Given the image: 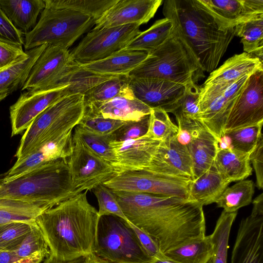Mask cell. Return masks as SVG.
<instances>
[{"mask_svg": "<svg viewBox=\"0 0 263 263\" xmlns=\"http://www.w3.org/2000/svg\"><path fill=\"white\" fill-rule=\"evenodd\" d=\"M128 222L166 252L203 238L205 218L203 206L176 196L111 190Z\"/></svg>", "mask_w": 263, "mask_h": 263, "instance_id": "1", "label": "cell"}, {"mask_svg": "<svg viewBox=\"0 0 263 263\" xmlns=\"http://www.w3.org/2000/svg\"><path fill=\"white\" fill-rule=\"evenodd\" d=\"M87 191L49 209L36 219L48 244L50 255L69 260L93 253L100 217L89 203Z\"/></svg>", "mask_w": 263, "mask_h": 263, "instance_id": "2", "label": "cell"}, {"mask_svg": "<svg viewBox=\"0 0 263 263\" xmlns=\"http://www.w3.org/2000/svg\"><path fill=\"white\" fill-rule=\"evenodd\" d=\"M163 13L179 28L204 71L215 70L235 36V27L228 28L199 0L165 1Z\"/></svg>", "mask_w": 263, "mask_h": 263, "instance_id": "3", "label": "cell"}, {"mask_svg": "<svg viewBox=\"0 0 263 263\" xmlns=\"http://www.w3.org/2000/svg\"><path fill=\"white\" fill-rule=\"evenodd\" d=\"M68 160L59 159L7 181L0 180V199L40 203L49 209L77 195Z\"/></svg>", "mask_w": 263, "mask_h": 263, "instance_id": "4", "label": "cell"}, {"mask_svg": "<svg viewBox=\"0 0 263 263\" xmlns=\"http://www.w3.org/2000/svg\"><path fill=\"white\" fill-rule=\"evenodd\" d=\"M173 25L167 39L149 53L129 76L162 79L185 85L197 84L205 77L198 58L179 28Z\"/></svg>", "mask_w": 263, "mask_h": 263, "instance_id": "5", "label": "cell"}, {"mask_svg": "<svg viewBox=\"0 0 263 263\" xmlns=\"http://www.w3.org/2000/svg\"><path fill=\"white\" fill-rule=\"evenodd\" d=\"M45 6L35 27L25 34L24 46L29 50L42 45L69 49L95 26L92 17L72 10L59 8L44 0Z\"/></svg>", "mask_w": 263, "mask_h": 263, "instance_id": "6", "label": "cell"}, {"mask_svg": "<svg viewBox=\"0 0 263 263\" xmlns=\"http://www.w3.org/2000/svg\"><path fill=\"white\" fill-rule=\"evenodd\" d=\"M93 254L111 263H150L153 259L129 222L112 215L100 217Z\"/></svg>", "mask_w": 263, "mask_h": 263, "instance_id": "7", "label": "cell"}, {"mask_svg": "<svg viewBox=\"0 0 263 263\" xmlns=\"http://www.w3.org/2000/svg\"><path fill=\"white\" fill-rule=\"evenodd\" d=\"M80 68L69 49L48 45L32 66L21 89H48L70 85Z\"/></svg>", "mask_w": 263, "mask_h": 263, "instance_id": "8", "label": "cell"}, {"mask_svg": "<svg viewBox=\"0 0 263 263\" xmlns=\"http://www.w3.org/2000/svg\"><path fill=\"white\" fill-rule=\"evenodd\" d=\"M140 26L131 24L101 29L93 28L70 51L79 64L105 59L126 48L141 31Z\"/></svg>", "mask_w": 263, "mask_h": 263, "instance_id": "9", "label": "cell"}, {"mask_svg": "<svg viewBox=\"0 0 263 263\" xmlns=\"http://www.w3.org/2000/svg\"><path fill=\"white\" fill-rule=\"evenodd\" d=\"M191 181L142 170L120 173L103 184L112 191L142 192L188 199Z\"/></svg>", "mask_w": 263, "mask_h": 263, "instance_id": "10", "label": "cell"}, {"mask_svg": "<svg viewBox=\"0 0 263 263\" xmlns=\"http://www.w3.org/2000/svg\"><path fill=\"white\" fill-rule=\"evenodd\" d=\"M72 140V151L67 160L72 185L78 193L92 190L118 175L111 165Z\"/></svg>", "mask_w": 263, "mask_h": 263, "instance_id": "11", "label": "cell"}, {"mask_svg": "<svg viewBox=\"0 0 263 263\" xmlns=\"http://www.w3.org/2000/svg\"><path fill=\"white\" fill-rule=\"evenodd\" d=\"M231 263H263V194L253 201L251 214L237 230Z\"/></svg>", "mask_w": 263, "mask_h": 263, "instance_id": "12", "label": "cell"}, {"mask_svg": "<svg viewBox=\"0 0 263 263\" xmlns=\"http://www.w3.org/2000/svg\"><path fill=\"white\" fill-rule=\"evenodd\" d=\"M77 93L70 85L48 89H28L10 107L11 137L26 130L33 120L62 97Z\"/></svg>", "mask_w": 263, "mask_h": 263, "instance_id": "13", "label": "cell"}, {"mask_svg": "<svg viewBox=\"0 0 263 263\" xmlns=\"http://www.w3.org/2000/svg\"><path fill=\"white\" fill-rule=\"evenodd\" d=\"M262 70V61L258 58L245 52L234 55L210 73L200 87L198 105L205 104L221 94L242 77Z\"/></svg>", "mask_w": 263, "mask_h": 263, "instance_id": "14", "label": "cell"}, {"mask_svg": "<svg viewBox=\"0 0 263 263\" xmlns=\"http://www.w3.org/2000/svg\"><path fill=\"white\" fill-rule=\"evenodd\" d=\"M263 124V70L251 74L228 116L224 133Z\"/></svg>", "mask_w": 263, "mask_h": 263, "instance_id": "15", "label": "cell"}, {"mask_svg": "<svg viewBox=\"0 0 263 263\" xmlns=\"http://www.w3.org/2000/svg\"><path fill=\"white\" fill-rule=\"evenodd\" d=\"M129 87L134 96L151 108L172 113L182 97L186 85L162 79L130 77Z\"/></svg>", "mask_w": 263, "mask_h": 263, "instance_id": "16", "label": "cell"}, {"mask_svg": "<svg viewBox=\"0 0 263 263\" xmlns=\"http://www.w3.org/2000/svg\"><path fill=\"white\" fill-rule=\"evenodd\" d=\"M84 100L82 93L65 96L39 114L25 130L15 155L16 162L28 156L54 122L66 111Z\"/></svg>", "mask_w": 263, "mask_h": 263, "instance_id": "17", "label": "cell"}, {"mask_svg": "<svg viewBox=\"0 0 263 263\" xmlns=\"http://www.w3.org/2000/svg\"><path fill=\"white\" fill-rule=\"evenodd\" d=\"M144 170L193 180L187 146L178 141L177 136L160 142L149 165Z\"/></svg>", "mask_w": 263, "mask_h": 263, "instance_id": "18", "label": "cell"}, {"mask_svg": "<svg viewBox=\"0 0 263 263\" xmlns=\"http://www.w3.org/2000/svg\"><path fill=\"white\" fill-rule=\"evenodd\" d=\"M250 76L242 77L221 94L199 107L200 112L196 119L211 132L219 143L224 137L223 128L229 113Z\"/></svg>", "mask_w": 263, "mask_h": 263, "instance_id": "19", "label": "cell"}, {"mask_svg": "<svg viewBox=\"0 0 263 263\" xmlns=\"http://www.w3.org/2000/svg\"><path fill=\"white\" fill-rule=\"evenodd\" d=\"M161 142L144 135L136 139L111 140L109 145L116 159L112 166L118 174L145 169Z\"/></svg>", "mask_w": 263, "mask_h": 263, "instance_id": "20", "label": "cell"}, {"mask_svg": "<svg viewBox=\"0 0 263 263\" xmlns=\"http://www.w3.org/2000/svg\"><path fill=\"white\" fill-rule=\"evenodd\" d=\"M162 0H118L96 21L95 29L147 23L155 15Z\"/></svg>", "mask_w": 263, "mask_h": 263, "instance_id": "21", "label": "cell"}, {"mask_svg": "<svg viewBox=\"0 0 263 263\" xmlns=\"http://www.w3.org/2000/svg\"><path fill=\"white\" fill-rule=\"evenodd\" d=\"M73 131L44 144L22 160L15 162L2 180H9L47 163L68 158L72 151Z\"/></svg>", "mask_w": 263, "mask_h": 263, "instance_id": "22", "label": "cell"}, {"mask_svg": "<svg viewBox=\"0 0 263 263\" xmlns=\"http://www.w3.org/2000/svg\"><path fill=\"white\" fill-rule=\"evenodd\" d=\"M84 105L85 110L93 115L123 121L140 120L151 110L134 96L130 89L108 101Z\"/></svg>", "mask_w": 263, "mask_h": 263, "instance_id": "23", "label": "cell"}, {"mask_svg": "<svg viewBox=\"0 0 263 263\" xmlns=\"http://www.w3.org/2000/svg\"><path fill=\"white\" fill-rule=\"evenodd\" d=\"M141 50L125 48L108 57L93 62L80 64L86 70L105 76L128 75L148 57Z\"/></svg>", "mask_w": 263, "mask_h": 263, "instance_id": "24", "label": "cell"}, {"mask_svg": "<svg viewBox=\"0 0 263 263\" xmlns=\"http://www.w3.org/2000/svg\"><path fill=\"white\" fill-rule=\"evenodd\" d=\"M187 146L192 161L194 180L213 165L219 147V142L201 125L192 133Z\"/></svg>", "mask_w": 263, "mask_h": 263, "instance_id": "25", "label": "cell"}, {"mask_svg": "<svg viewBox=\"0 0 263 263\" xmlns=\"http://www.w3.org/2000/svg\"><path fill=\"white\" fill-rule=\"evenodd\" d=\"M45 6L44 0H0V7L4 13L24 34L35 27Z\"/></svg>", "mask_w": 263, "mask_h": 263, "instance_id": "26", "label": "cell"}, {"mask_svg": "<svg viewBox=\"0 0 263 263\" xmlns=\"http://www.w3.org/2000/svg\"><path fill=\"white\" fill-rule=\"evenodd\" d=\"M250 157V154L235 151L230 147H219L213 165L223 179L229 183L240 181L252 175Z\"/></svg>", "mask_w": 263, "mask_h": 263, "instance_id": "27", "label": "cell"}, {"mask_svg": "<svg viewBox=\"0 0 263 263\" xmlns=\"http://www.w3.org/2000/svg\"><path fill=\"white\" fill-rule=\"evenodd\" d=\"M229 184L213 164L207 171L191 181L188 199L197 202L203 206L216 203Z\"/></svg>", "mask_w": 263, "mask_h": 263, "instance_id": "28", "label": "cell"}, {"mask_svg": "<svg viewBox=\"0 0 263 263\" xmlns=\"http://www.w3.org/2000/svg\"><path fill=\"white\" fill-rule=\"evenodd\" d=\"M48 45L27 51V55L0 70V95H8L22 88L34 64Z\"/></svg>", "mask_w": 263, "mask_h": 263, "instance_id": "29", "label": "cell"}, {"mask_svg": "<svg viewBox=\"0 0 263 263\" xmlns=\"http://www.w3.org/2000/svg\"><path fill=\"white\" fill-rule=\"evenodd\" d=\"M49 209L40 203L0 199V224L14 221L34 223Z\"/></svg>", "mask_w": 263, "mask_h": 263, "instance_id": "30", "label": "cell"}, {"mask_svg": "<svg viewBox=\"0 0 263 263\" xmlns=\"http://www.w3.org/2000/svg\"><path fill=\"white\" fill-rule=\"evenodd\" d=\"M199 1L212 14L228 28H234L253 17L247 14L242 0Z\"/></svg>", "mask_w": 263, "mask_h": 263, "instance_id": "31", "label": "cell"}, {"mask_svg": "<svg viewBox=\"0 0 263 263\" xmlns=\"http://www.w3.org/2000/svg\"><path fill=\"white\" fill-rule=\"evenodd\" d=\"M235 30V36L241 38L244 52L262 61L263 14L238 24Z\"/></svg>", "mask_w": 263, "mask_h": 263, "instance_id": "32", "label": "cell"}, {"mask_svg": "<svg viewBox=\"0 0 263 263\" xmlns=\"http://www.w3.org/2000/svg\"><path fill=\"white\" fill-rule=\"evenodd\" d=\"M212 254L213 245L210 235L164 254L166 258L177 263H208Z\"/></svg>", "mask_w": 263, "mask_h": 263, "instance_id": "33", "label": "cell"}, {"mask_svg": "<svg viewBox=\"0 0 263 263\" xmlns=\"http://www.w3.org/2000/svg\"><path fill=\"white\" fill-rule=\"evenodd\" d=\"M173 26L172 21L167 18L157 20L148 29L141 32L126 48L151 53L167 39Z\"/></svg>", "mask_w": 263, "mask_h": 263, "instance_id": "34", "label": "cell"}, {"mask_svg": "<svg viewBox=\"0 0 263 263\" xmlns=\"http://www.w3.org/2000/svg\"><path fill=\"white\" fill-rule=\"evenodd\" d=\"M237 212L222 211L213 233L210 235L213 245L212 263H227L228 243L231 229Z\"/></svg>", "mask_w": 263, "mask_h": 263, "instance_id": "35", "label": "cell"}, {"mask_svg": "<svg viewBox=\"0 0 263 263\" xmlns=\"http://www.w3.org/2000/svg\"><path fill=\"white\" fill-rule=\"evenodd\" d=\"M254 193L252 180H242L230 187H227L216 202L218 208L226 212H237L238 210L249 205Z\"/></svg>", "mask_w": 263, "mask_h": 263, "instance_id": "36", "label": "cell"}, {"mask_svg": "<svg viewBox=\"0 0 263 263\" xmlns=\"http://www.w3.org/2000/svg\"><path fill=\"white\" fill-rule=\"evenodd\" d=\"M111 135L95 134L77 125L73 129L72 139L81 143L97 156L113 166L116 159L109 145L112 140Z\"/></svg>", "mask_w": 263, "mask_h": 263, "instance_id": "37", "label": "cell"}, {"mask_svg": "<svg viewBox=\"0 0 263 263\" xmlns=\"http://www.w3.org/2000/svg\"><path fill=\"white\" fill-rule=\"evenodd\" d=\"M129 80L128 75L118 76L96 85L84 94V103L105 102L126 92Z\"/></svg>", "mask_w": 263, "mask_h": 263, "instance_id": "38", "label": "cell"}, {"mask_svg": "<svg viewBox=\"0 0 263 263\" xmlns=\"http://www.w3.org/2000/svg\"><path fill=\"white\" fill-rule=\"evenodd\" d=\"M149 118L148 128L144 136L163 141L178 135V126L171 121L164 110L157 108H151Z\"/></svg>", "mask_w": 263, "mask_h": 263, "instance_id": "39", "label": "cell"}, {"mask_svg": "<svg viewBox=\"0 0 263 263\" xmlns=\"http://www.w3.org/2000/svg\"><path fill=\"white\" fill-rule=\"evenodd\" d=\"M118 0H48L53 6L72 10L98 20Z\"/></svg>", "mask_w": 263, "mask_h": 263, "instance_id": "40", "label": "cell"}, {"mask_svg": "<svg viewBox=\"0 0 263 263\" xmlns=\"http://www.w3.org/2000/svg\"><path fill=\"white\" fill-rule=\"evenodd\" d=\"M262 124L234 129L224 133L230 140V147L243 154H250L256 147L262 133Z\"/></svg>", "mask_w": 263, "mask_h": 263, "instance_id": "41", "label": "cell"}, {"mask_svg": "<svg viewBox=\"0 0 263 263\" xmlns=\"http://www.w3.org/2000/svg\"><path fill=\"white\" fill-rule=\"evenodd\" d=\"M35 222L14 221L0 224V250L14 251Z\"/></svg>", "mask_w": 263, "mask_h": 263, "instance_id": "42", "label": "cell"}, {"mask_svg": "<svg viewBox=\"0 0 263 263\" xmlns=\"http://www.w3.org/2000/svg\"><path fill=\"white\" fill-rule=\"evenodd\" d=\"M14 252L21 259L37 255L46 258L50 254L48 244L36 222Z\"/></svg>", "mask_w": 263, "mask_h": 263, "instance_id": "43", "label": "cell"}, {"mask_svg": "<svg viewBox=\"0 0 263 263\" xmlns=\"http://www.w3.org/2000/svg\"><path fill=\"white\" fill-rule=\"evenodd\" d=\"M200 87L192 83L186 85L184 93L177 108L172 112L176 118H184L196 119L200 112L198 105Z\"/></svg>", "mask_w": 263, "mask_h": 263, "instance_id": "44", "label": "cell"}, {"mask_svg": "<svg viewBox=\"0 0 263 263\" xmlns=\"http://www.w3.org/2000/svg\"><path fill=\"white\" fill-rule=\"evenodd\" d=\"M126 121L104 118L93 115L84 109V115L79 122L81 127L100 135H111L122 126Z\"/></svg>", "mask_w": 263, "mask_h": 263, "instance_id": "45", "label": "cell"}, {"mask_svg": "<svg viewBox=\"0 0 263 263\" xmlns=\"http://www.w3.org/2000/svg\"><path fill=\"white\" fill-rule=\"evenodd\" d=\"M92 191L98 202L99 217L112 215L127 220L110 189L101 184Z\"/></svg>", "mask_w": 263, "mask_h": 263, "instance_id": "46", "label": "cell"}, {"mask_svg": "<svg viewBox=\"0 0 263 263\" xmlns=\"http://www.w3.org/2000/svg\"><path fill=\"white\" fill-rule=\"evenodd\" d=\"M149 115L138 121H126L111 135L112 140L119 141L136 139L145 135L148 128Z\"/></svg>", "mask_w": 263, "mask_h": 263, "instance_id": "47", "label": "cell"}, {"mask_svg": "<svg viewBox=\"0 0 263 263\" xmlns=\"http://www.w3.org/2000/svg\"><path fill=\"white\" fill-rule=\"evenodd\" d=\"M27 55L22 45L0 39V70Z\"/></svg>", "mask_w": 263, "mask_h": 263, "instance_id": "48", "label": "cell"}, {"mask_svg": "<svg viewBox=\"0 0 263 263\" xmlns=\"http://www.w3.org/2000/svg\"><path fill=\"white\" fill-rule=\"evenodd\" d=\"M24 33L10 21L0 7V39L24 45Z\"/></svg>", "mask_w": 263, "mask_h": 263, "instance_id": "49", "label": "cell"}, {"mask_svg": "<svg viewBox=\"0 0 263 263\" xmlns=\"http://www.w3.org/2000/svg\"><path fill=\"white\" fill-rule=\"evenodd\" d=\"M250 162L252 163L255 172L256 187L258 189L263 187V138L261 133L257 145L250 154Z\"/></svg>", "mask_w": 263, "mask_h": 263, "instance_id": "50", "label": "cell"}, {"mask_svg": "<svg viewBox=\"0 0 263 263\" xmlns=\"http://www.w3.org/2000/svg\"><path fill=\"white\" fill-rule=\"evenodd\" d=\"M130 225L136 233L141 245L152 258H161L164 256L155 241L149 235L132 224L130 223Z\"/></svg>", "mask_w": 263, "mask_h": 263, "instance_id": "51", "label": "cell"}, {"mask_svg": "<svg viewBox=\"0 0 263 263\" xmlns=\"http://www.w3.org/2000/svg\"><path fill=\"white\" fill-rule=\"evenodd\" d=\"M90 256H82L72 260H62L49 255L42 263H89Z\"/></svg>", "mask_w": 263, "mask_h": 263, "instance_id": "52", "label": "cell"}, {"mask_svg": "<svg viewBox=\"0 0 263 263\" xmlns=\"http://www.w3.org/2000/svg\"><path fill=\"white\" fill-rule=\"evenodd\" d=\"M21 259L14 251L0 250V263H14Z\"/></svg>", "mask_w": 263, "mask_h": 263, "instance_id": "53", "label": "cell"}, {"mask_svg": "<svg viewBox=\"0 0 263 263\" xmlns=\"http://www.w3.org/2000/svg\"><path fill=\"white\" fill-rule=\"evenodd\" d=\"M150 263H177L172 261L165 257L161 258H154Z\"/></svg>", "mask_w": 263, "mask_h": 263, "instance_id": "54", "label": "cell"}, {"mask_svg": "<svg viewBox=\"0 0 263 263\" xmlns=\"http://www.w3.org/2000/svg\"><path fill=\"white\" fill-rule=\"evenodd\" d=\"M89 263H111L110 262H108L103 259H102L94 254H92L90 256L89 262Z\"/></svg>", "mask_w": 263, "mask_h": 263, "instance_id": "55", "label": "cell"}, {"mask_svg": "<svg viewBox=\"0 0 263 263\" xmlns=\"http://www.w3.org/2000/svg\"><path fill=\"white\" fill-rule=\"evenodd\" d=\"M208 263H212L211 259L210 260V261Z\"/></svg>", "mask_w": 263, "mask_h": 263, "instance_id": "56", "label": "cell"}]
</instances>
